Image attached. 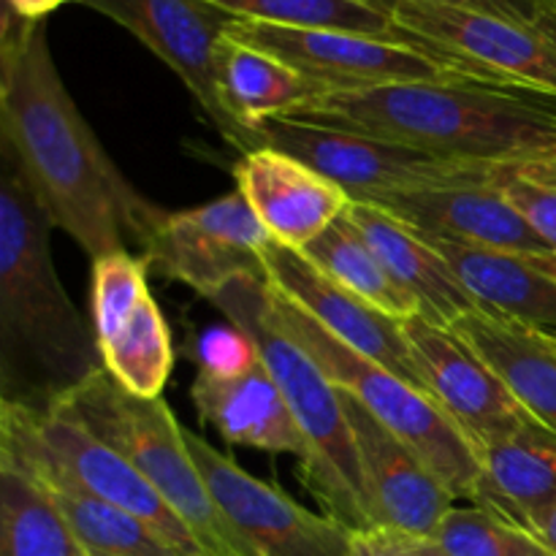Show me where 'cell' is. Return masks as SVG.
Returning <instances> with one entry per match:
<instances>
[{
    "instance_id": "2e32d148",
    "label": "cell",
    "mask_w": 556,
    "mask_h": 556,
    "mask_svg": "<svg viewBox=\"0 0 556 556\" xmlns=\"http://www.w3.org/2000/svg\"><path fill=\"white\" fill-rule=\"evenodd\" d=\"M261 269H264L271 291L304 309L329 334H334L337 340L345 342L362 356L378 362L380 367L405 378L407 383L424 389L421 378L413 367L410 351H407L402 320L362 302L356 293H351L334 277L320 271L299 250L269 242L261 253Z\"/></svg>"
},
{
    "instance_id": "30bf717a",
    "label": "cell",
    "mask_w": 556,
    "mask_h": 556,
    "mask_svg": "<svg viewBox=\"0 0 556 556\" xmlns=\"http://www.w3.org/2000/svg\"><path fill=\"white\" fill-rule=\"evenodd\" d=\"M150 261L130 250L92 261V329L103 369L141 400H157L174 369L166 318L150 291Z\"/></svg>"
},
{
    "instance_id": "8992f818",
    "label": "cell",
    "mask_w": 556,
    "mask_h": 556,
    "mask_svg": "<svg viewBox=\"0 0 556 556\" xmlns=\"http://www.w3.org/2000/svg\"><path fill=\"white\" fill-rule=\"evenodd\" d=\"M269 293L271 313L280 329L320 364L331 383L362 402L386 429L410 445L456 500H472L481 478V462L438 402L424 389L348 348L280 293L271 288Z\"/></svg>"
},
{
    "instance_id": "52a82bcc",
    "label": "cell",
    "mask_w": 556,
    "mask_h": 556,
    "mask_svg": "<svg viewBox=\"0 0 556 556\" xmlns=\"http://www.w3.org/2000/svg\"><path fill=\"white\" fill-rule=\"evenodd\" d=\"M261 144L288 152L340 185L351 201L372 204L391 193L440 188V185L492 182L494 166L432 155L416 147L375 139L356 130L320 128V125L266 119Z\"/></svg>"
},
{
    "instance_id": "277c9868",
    "label": "cell",
    "mask_w": 556,
    "mask_h": 556,
    "mask_svg": "<svg viewBox=\"0 0 556 556\" xmlns=\"http://www.w3.org/2000/svg\"><path fill=\"white\" fill-rule=\"evenodd\" d=\"M206 302L215 304L228 324L242 329L258 348L261 362L275 378L282 400L291 407L313 451L309 465L302 467V481L318 500L324 516L353 532H372L375 525L364 489L362 462L345 416L342 391L331 383L320 364L280 329L271 313L266 277H237L212 291Z\"/></svg>"
},
{
    "instance_id": "5b68a950",
    "label": "cell",
    "mask_w": 556,
    "mask_h": 556,
    "mask_svg": "<svg viewBox=\"0 0 556 556\" xmlns=\"http://www.w3.org/2000/svg\"><path fill=\"white\" fill-rule=\"evenodd\" d=\"M60 402L71 407L103 443L117 448L168 508L188 525L204 556H258L212 497L172 407L125 391L106 369Z\"/></svg>"
},
{
    "instance_id": "83f0119b",
    "label": "cell",
    "mask_w": 556,
    "mask_h": 556,
    "mask_svg": "<svg viewBox=\"0 0 556 556\" xmlns=\"http://www.w3.org/2000/svg\"><path fill=\"white\" fill-rule=\"evenodd\" d=\"M299 253L307 255L320 271L334 277L340 286H345L348 291L356 293L362 302L372 304L380 313L396 320L418 315L416 299L389 275L383 261L375 255V250L364 242L362 233L348 223L345 215L331 223L320 237H315Z\"/></svg>"
},
{
    "instance_id": "8d00e7d4",
    "label": "cell",
    "mask_w": 556,
    "mask_h": 556,
    "mask_svg": "<svg viewBox=\"0 0 556 556\" xmlns=\"http://www.w3.org/2000/svg\"><path fill=\"white\" fill-rule=\"evenodd\" d=\"M527 264L532 266V269L543 271L546 277H552L556 280V253H538V255H525Z\"/></svg>"
},
{
    "instance_id": "d590c367",
    "label": "cell",
    "mask_w": 556,
    "mask_h": 556,
    "mask_svg": "<svg viewBox=\"0 0 556 556\" xmlns=\"http://www.w3.org/2000/svg\"><path fill=\"white\" fill-rule=\"evenodd\" d=\"M402 541H405V546L410 548L413 556H445L443 548H440L438 543L432 541V538H407V535H402Z\"/></svg>"
},
{
    "instance_id": "ac0fdd59",
    "label": "cell",
    "mask_w": 556,
    "mask_h": 556,
    "mask_svg": "<svg viewBox=\"0 0 556 556\" xmlns=\"http://www.w3.org/2000/svg\"><path fill=\"white\" fill-rule=\"evenodd\" d=\"M0 451L25 462L41 478L76 541L90 556H188L157 535L150 525L68 481L38 443L33 407L0 402Z\"/></svg>"
},
{
    "instance_id": "4fadbf2b",
    "label": "cell",
    "mask_w": 556,
    "mask_h": 556,
    "mask_svg": "<svg viewBox=\"0 0 556 556\" xmlns=\"http://www.w3.org/2000/svg\"><path fill=\"white\" fill-rule=\"evenodd\" d=\"M185 440L215 503L258 556H356L353 530L345 525L302 508L190 429Z\"/></svg>"
},
{
    "instance_id": "4dcf8cb0",
    "label": "cell",
    "mask_w": 556,
    "mask_h": 556,
    "mask_svg": "<svg viewBox=\"0 0 556 556\" xmlns=\"http://www.w3.org/2000/svg\"><path fill=\"white\" fill-rule=\"evenodd\" d=\"M492 185L525 217L548 253H556V157L500 163Z\"/></svg>"
},
{
    "instance_id": "d4e9b609",
    "label": "cell",
    "mask_w": 556,
    "mask_h": 556,
    "mask_svg": "<svg viewBox=\"0 0 556 556\" xmlns=\"http://www.w3.org/2000/svg\"><path fill=\"white\" fill-rule=\"evenodd\" d=\"M432 242L481 307L556 334V280L532 269L525 255L445 239Z\"/></svg>"
},
{
    "instance_id": "ba28073f",
    "label": "cell",
    "mask_w": 556,
    "mask_h": 556,
    "mask_svg": "<svg viewBox=\"0 0 556 556\" xmlns=\"http://www.w3.org/2000/svg\"><path fill=\"white\" fill-rule=\"evenodd\" d=\"M228 38L261 49L329 92H356L402 81L448 79L467 74L448 60L402 38L331 27H286L239 20Z\"/></svg>"
},
{
    "instance_id": "7c38bea8",
    "label": "cell",
    "mask_w": 556,
    "mask_h": 556,
    "mask_svg": "<svg viewBox=\"0 0 556 556\" xmlns=\"http://www.w3.org/2000/svg\"><path fill=\"white\" fill-rule=\"evenodd\" d=\"M275 239L239 190L193 206L168 212L152 233L144 258L168 280L193 288L199 296L242 275H264L261 253Z\"/></svg>"
},
{
    "instance_id": "d6a6232c",
    "label": "cell",
    "mask_w": 556,
    "mask_h": 556,
    "mask_svg": "<svg viewBox=\"0 0 556 556\" xmlns=\"http://www.w3.org/2000/svg\"><path fill=\"white\" fill-rule=\"evenodd\" d=\"M424 3L454 5V9L483 11V14L505 16V20L525 22V25H541L548 14L546 0H424Z\"/></svg>"
},
{
    "instance_id": "4316f807",
    "label": "cell",
    "mask_w": 556,
    "mask_h": 556,
    "mask_svg": "<svg viewBox=\"0 0 556 556\" xmlns=\"http://www.w3.org/2000/svg\"><path fill=\"white\" fill-rule=\"evenodd\" d=\"M0 556H90L41 478L0 451Z\"/></svg>"
},
{
    "instance_id": "f1b7e54d",
    "label": "cell",
    "mask_w": 556,
    "mask_h": 556,
    "mask_svg": "<svg viewBox=\"0 0 556 556\" xmlns=\"http://www.w3.org/2000/svg\"><path fill=\"white\" fill-rule=\"evenodd\" d=\"M210 3L231 11L239 20L266 22V25L331 27V30L369 33V36L407 41L380 0H210Z\"/></svg>"
},
{
    "instance_id": "3957f363",
    "label": "cell",
    "mask_w": 556,
    "mask_h": 556,
    "mask_svg": "<svg viewBox=\"0 0 556 556\" xmlns=\"http://www.w3.org/2000/svg\"><path fill=\"white\" fill-rule=\"evenodd\" d=\"M54 223L0 150V394L43 410L103 369L52 261Z\"/></svg>"
},
{
    "instance_id": "6da1fadb",
    "label": "cell",
    "mask_w": 556,
    "mask_h": 556,
    "mask_svg": "<svg viewBox=\"0 0 556 556\" xmlns=\"http://www.w3.org/2000/svg\"><path fill=\"white\" fill-rule=\"evenodd\" d=\"M0 150L54 228L92 261L119 250L144 255L168 215L125 179L81 117L49 52L47 22L11 9L0 38Z\"/></svg>"
},
{
    "instance_id": "1f68e13d",
    "label": "cell",
    "mask_w": 556,
    "mask_h": 556,
    "mask_svg": "<svg viewBox=\"0 0 556 556\" xmlns=\"http://www.w3.org/2000/svg\"><path fill=\"white\" fill-rule=\"evenodd\" d=\"M195 362H199V372L217 375V378H233V375L253 369L261 362V353L242 329L226 324L215 326V329L204 331L199 337Z\"/></svg>"
},
{
    "instance_id": "5bb4252c",
    "label": "cell",
    "mask_w": 556,
    "mask_h": 556,
    "mask_svg": "<svg viewBox=\"0 0 556 556\" xmlns=\"http://www.w3.org/2000/svg\"><path fill=\"white\" fill-rule=\"evenodd\" d=\"M402 331L427 394L456 424L476 454L535 421L451 326L413 315L402 320Z\"/></svg>"
},
{
    "instance_id": "f546056e",
    "label": "cell",
    "mask_w": 556,
    "mask_h": 556,
    "mask_svg": "<svg viewBox=\"0 0 556 556\" xmlns=\"http://www.w3.org/2000/svg\"><path fill=\"white\" fill-rule=\"evenodd\" d=\"M432 541L445 556H556L532 532L483 508H451Z\"/></svg>"
},
{
    "instance_id": "484cf974",
    "label": "cell",
    "mask_w": 556,
    "mask_h": 556,
    "mask_svg": "<svg viewBox=\"0 0 556 556\" xmlns=\"http://www.w3.org/2000/svg\"><path fill=\"white\" fill-rule=\"evenodd\" d=\"M215 68L228 114L258 139V128L266 119L286 117L293 109L307 106L324 96L318 85L282 60L228 36L217 47Z\"/></svg>"
},
{
    "instance_id": "603a6c76",
    "label": "cell",
    "mask_w": 556,
    "mask_h": 556,
    "mask_svg": "<svg viewBox=\"0 0 556 556\" xmlns=\"http://www.w3.org/2000/svg\"><path fill=\"white\" fill-rule=\"evenodd\" d=\"M451 329L486 362L521 407L556 432V334L481 307Z\"/></svg>"
},
{
    "instance_id": "9c48e42d",
    "label": "cell",
    "mask_w": 556,
    "mask_h": 556,
    "mask_svg": "<svg viewBox=\"0 0 556 556\" xmlns=\"http://www.w3.org/2000/svg\"><path fill=\"white\" fill-rule=\"evenodd\" d=\"M380 3L407 41L456 68L556 92V38L543 27L424 0Z\"/></svg>"
},
{
    "instance_id": "8fae6325",
    "label": "cell",
    "mask_w": 556,
    "mask_h": 556,
    "mask_svg": "<svg viewBox=\"0 0 556 556\" xmlns=\"http://www.w3.org/2000/svg\"><path fill=\"white\" fill-rule=\"evenodd\" d=\"M134 33L155 52L199 101L223 139L239 152L258 150L261 139L228 114L217 87V47L239 16L210 0H79Z\"/></svg>"
},
{
    "instance_id": "ffe728a7",
    "label": "cell",
    "mask_w": 556,
    "mask_h": 556,
    "mask_svg": "<svg viewBox=\"0 0 556 556\" xmlns=\"http://www.w3.org/2000/svg\"><path fill=\"white\" fill-rule=\"evenodd\" d=\"M372 206L407 223L424 237L514 255L548 253L546 244L492 182L405 190V193L383 195L372 201Z\"/></svg>"
},
{
    "instance_id": "44dd1931",
    "label": "cell",
    "mask_w": 556,
    "mask_h": 556,
    "mask_svg": "<svg viewBox=\"0 0 556 556\" xmlns=\"http://www.w3.org/2000/svg\"><path fill=\"white\" fill-rule=\"evenodd\" d=\"M190 396L199 416L215 427L226 443L296 456L299 470L313 459L307 438L264 362L233 378L199 372Z\"/></svg>"
},
{
    "instance_id": "e0dca14e",
    "label": "cell",
    "mask_w": 556,
    "mask_h": 556,
    "mask_svg": "<svg viewBox=\"0 0 556 556\" xmlns=\"http://www.w3.org/2000/svg\"><path fill=\"white\" fill-rule=\"evenodd\" d=\"M342 402L356 440L375 530L407 538H432L445 514L454 508L456 497L429 470L427 462L391 429H386L362 402L345 391Z\"/></svg>"
},
{
    "instance_id": "74e56055",
    "label": "cell",
    "mask_w": 556,
    "mask_h": 556,
    "mask_svg": "<svg viewBox=\"0 0 556 556\" xmlns=\"http://www.w3.org/2000/svg\"><path fill=\"white\" fill-rule=\"evenodd\" d=\"M546 3H548V9L556 11V0H546Z\"/></svg>"
},
{
    "instance_id": "7a4b0ae2",
    "label": "cell",
    "mask_w": 556,
    "mask_h": 556,
    "mask_svg": "<svg viewBox=\"0 0 556 556\" xmlns=\"http://www.w3.org/2000/svg\"><path fill=\"white\" fill-rule=\"evenodd\" d=\"M280 119L489 166L556 157V92L478 74L329 92Z\"/></svg>"
},
{
    "instance_id": "e575fe53",
    "label": "cell",
    "mask_w": 556,
    "mask_h": 556,
    "mask_svg": "<svg viewBox=\"0 0 556 556\" xmlns=\"http://www.w3.org/2000/svg\"><path fill=\"white\" fill-rule=\"evenodd\" d=\"M527 532H532L548 552L556 554V505L532 516L530 525H527Z\"/></svg>"
},
{
    "instance_id": "9a60e30c",
    "label": "cell",
    "mask_w": 556,
    "mask_h": 556,
    "mask_svg": "<svg viewBox=\"0 0 556 556\" xmlns=\"http://www.w3.org/2000/svg\"><path fill=\"white\" fill-rule=\"evenodd\" d=\"M38 443L68 481L92 497L136 516L188 556H204L193 532L166 505L150 481L109 443H103L65 402L33 410Z\"/></svg>"
},
{
    "instance_id": "836d02e7",
    "label": "cell",
    "mask_w": 556,
    "mask_h": 556,
    "mask_svg": "<svg viewBox=\"0 0 556 556\" xmlns=\"http://www.w3.org/2000/svg\"><path fill=\"white\" fill-rule=\"evenodd\" d=\"M353 548L356 556H413L402 535L386 530L353 532Z\"/></svg>"
},
{
    "instance_id": "cb8c5ba5",
    "label": "cell",
    "mask_w": 556,
    "mask_h": 556,
    "mask_svg": "<svg viewBox=\"0 0 556 556\" xmlns=\"http://www.w3.org/2000/svg\"><path fill=\"white\" fill-rule=\"evenodd\" d=\"M481 478L472 503L516 527L556 505V432L530 421L478 451Z\"/></svg>"
},
{
    "instance_id": "7402d4cb",
    "label": "cell",
    "mask_w": 556,
    "mask_h": 556,
    "mask_svg": "<svg viewBox=\"0 0 556 556\" xmlns=\"http://www.w3.org/2000/svg\"><path fill=\"white\" fill-rule=\"evenodd\" d=\"M345 217L383 261L389 275L416 299L418 315L432 324L451 326L478 307L448 258L421 231L362 201H351Z\"/></svg>"
},
{
    "instance_id": "d6986e66",
    "label": "cell",
    "mask_w": 556,
    "mask_h": 556,
    "mask_svg": "<svg viewBox=\"0 0 556 556\" xmlns=\"http://www.w3.org/2000/svg\"><path fill=\"white\" fill-rule=\"evenodd\" d=\"M233 179L269 237L291 250L307 248L351 206L340 185L275 147L239 155Z\"/></svg>"
}]
</instances>
